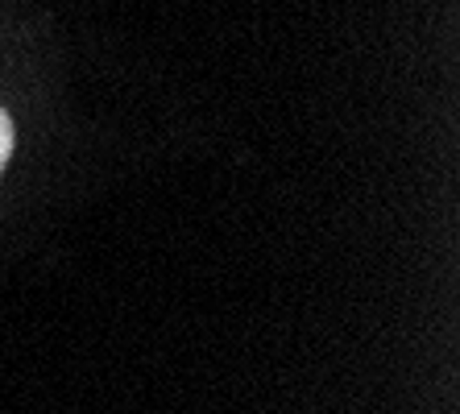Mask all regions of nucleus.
<instances>
[{
	"label": "nucleus",
	"mask_w": 460,
	"mask_h": 414,
	"mask_svg": "<svg viewBox=\"0 0 460 414\" xmlns=\"http://www.w3.org/2000/svg\"><path fill=\"white\" fill-rule=\"evenodd\" d=\"M9 158H13V120H9V112L0 108V174H4Z\"/></svg>",
	"instance_id": "obj_1"
}]
</instances>
